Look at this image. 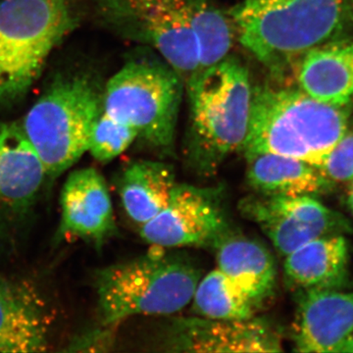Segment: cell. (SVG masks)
Instances as JSON below:
<instances>
[{
    "mask_svg": "<svg viewBox=\"0 0 353 353\" xmlns=\"http://www.w3.org/2000/svg\"><path fill=\"white\" fill-rule=\"evenodd\" d=\"M187 88L185 160L196 175L211 176L245 143L252 99L250 73L240 59L228 55L194 72L187 79Z\"/></svg>",
    "mask_w": 353,
    "mask_h": 353,
    "instance_id": "1",
    "label": "cell"
},
{
    "mask_svg": "<svg viewBox=\"0 0 353 353\" xmlns=\"http://www.w3.org/2000/svg\"><path fill=\"white\" fill-rule=\"evenodd\" d=\"M303 90L265 83L252 88L250 126L241 152L284 155L319 168L347 132L348 109Z\"/></svg>",
    "mask_w": 353,
    "mask_h": 353,
    "instance_id": "2",
    "label": "cell"
},
{
    "mask_svg": "<svg viewBox=\"0 0 353 353\" xmlns=\"http://www.w3.org/2000/svg\"><path fill=\"white\" fill-rule=\"evenodd\" d=\"M347 0H243L230 11L241 46L274 76L338 32Z\"/></svg>",
    "mask_w": 353,
    "mask_h": 353,
    "instance_id": "3",
    "label": "cell"
},
{
    "mask_svg": "<svg viewBox=\"0 0 353 353\" xmlns=\"http://www.w3.org/2000/svg\"><path fill=\"white\" fill-rule=\"evenodd\" d=\"M201 277L192 260L158 246L102 269L95 278L101 324L118 326L132 316L180 312L192 301Z\"/></svg>",
    "mask_w": 353,
    "mask_h": 353,
    "instance_id": "4",
    "label": "cell"
},
{
    "mask_svg": "<svg viewBox=\"0 0 353 353\" xmlns=\"http://www.w3.org/2000/svg\"><path fill=\"white\" fill-rule=\"evenodd\" d=\"M185 80L161 57L139 55L106 85L102 111L134 128L160 155H173Z\"/></svg>",
    "mask_w": 353,
    "mask_h": 353,
    "instance_id": "5",
    "label": "cell"
},
{
    "mask_svg": "<svg viewBox=\"0 0 353 353\" xmlns=\"http://www.w3.org/2000/svg\"><path fill=\"white\" fill-rule=\"evenodd\" d=\"M76 24L70 0L0 1V106L28 94Z\"/></svg>",
    "mask_w": 353,
    "mask_h": 353,
    "instance_id": "6",
    "label": "cell"
},
{
    "mask_svg": "<svg viewBox=\"0 0 353 353\" xmlns=\"http://www.w3.org/2000/svg\"><path fill=\"white\" fill-rule=\"evenodd\" d=\"M101 112V95L85 75L59 79L30 109L22 128L48 176L61 175L88 152Z\"/></svg>",
    "mask_w": 353,
    "mask_h": 353,
    "instance_id": "7",
    "label": "cell"
},
{
    "mask_svg": "<svg viewBox=\"0 0 353 353\" xmlns=\"http://www.w3.org/2000/svg\"><path fill=\"white\" fill-rule=\"evenodd\" d=\"M109 24L125 38L157 51L183 80L199 68L192 31L194 0H99Z\"/></svg>",
    "mask_w": 353,
    "mask_h": 353,
    "instance_id": "8",
    "label": "cell"
},
{
    "mask_svg": "<svg viewBox=\"0 0 353 353\" xmlns=\"http://www.w3.org/2000/svg\"><path fill=\"white\" fill-rule=\"evenodd\" d=\"M231 231L220 188L178 183L167 205L139 227V236L165 250L214 248Z\"/></svg>",
    "mask_w": 353,
    "mask_h": 353,
    "instance_id": "9",
    "label": "cell"
},
{
    "mask_svg": "<svg viewBox=\"0 0 353 353\" xmlns=\"http://www.w3.org/2000/svg\"><path fill=\"white\" fill-rule=\"evenodd\" d=\"M239 208L284 256L321 236L352 232L345 216L326 208L313 196L256 194L241 199Z\"/></svg>",
    "mask_w": 353,
    "mask_h": 353,
    "instance_id": "10",
    "label": "cell"
},
{
    "mask_svg": "<svg viewBox=\"0 0 353 353\" xmlns=\"http://www.w3.org/2000/svg\"><path fill=\"white\" fill-rule=\"evenodd\" d=\"M162 345L173 352H278L282 339L271 324L245 320L176 318L167 327Z\"/></svg>",
    "mask_w": 353,
    "mask_h": 353,
    "instance_id": "11",
    "label": "cell"
},
{
    "mask_svg": "<svg viewBox=\"0 0 353 353\" xmlns=\"http://www.w3.org/2000/svg\"><path fill=\"white\" fill-rule=\"evenodd\" d=\"M48 178L22 125L0 123V224L24 217Z\"/></svg>",
    "mask_w": 353,
    "mask_h": 353,
    "instance_id": "12",
    "label": "cell"
},
{
    "mask_svg": "<svg viewBox=\"0 0 353 353\" xmlns=\"http://www.w3.org/2000/svg\"><path fill=\"white\" fill-rule=\"evenodd\" d=\"M353 332V292L334 288L297 290L294 347L299 352H336Z\"/></svg>",
    "mask_w": 353,
    "mask_h": 353,
    "instance_id": "13",
    "label": "cell"
},
{
    "mask_svg": "<svg viewBox=\"0 0 353 353\" xmlns=\"http://www.w3.org/2000/svg\"><path fill=\"white\" fill-rule=\"evenodd\" d=\"M61 221L58 236L101 245L116 231L108 185L97 169L70 174L62 190Z\"/></svg>",
    "mask_w": 353,
    "mask_h": 353,
    "instance_id": "14",
    "label": "cell"
},
{
    "mask_svg": "<svg viewBox=\"0 0 353 353\" xmlns=\"http://www.w3.org/2000/svg\"><path fill=\"white\" fill-rule=\"evenodd\" d=\"M214 250L217 269L261 307L277 280L275 260L266 246L231 231Z\"/></svg>",
    "mask_w": 353,
    "mask_h": 353,
    "instance_id": "15",
    "label": "cell"
},
{
    "mask_svg": "<svg viewBox=\"0 0 353 353\" xmlns=\"http://www.w3.org/2000/svg\"><path fill=\"white\" fill-rule=\"evenodd\" d=\"M301 90L317 101L347 105L353 101V43H323L296 63Z\"/></svg>",
    "mask_w": 353,
    "mask_h": 353,
    "instance_id": "16",
    "label": "cell"
},
{
    "mask_svg": "<svg viewBox=\"0 0 353 353\" xmlns=\"http://www.w3.org/2000/svg\"><path fill=\"white\" fill-rule=\"evenodd\" d=\"M48 345V321L37 297L0 280V352H44Z\"/></svg>",
    "mask_w": 353,
    "mask_h": 353,
    "instance_id": "17",
    "label": "cell"
},
{
    "mask_svg": "<svg viewBox=\"0 0 353 353\" xmlns=\"http://www.w3.org/2000/svg\"><path fill=\"white\" fill-rule=\"evenodd\" d=\"M350 250L343 234L309 241L285 257V278L292 289L341 288L347 283Z\"/></svg>",
    "mask_w": 353,
    "mask_h": 353,
    "instance_id": "18",
    "label": "cell"
},
{
    "mask_svg": "<svg viewBox=\"0 0 353 353\" xmlns=\"http://www.w3.org/2000/svg\"><path fill=\"white\" fill-rule=\"evenodd\" d=\"M245 159L246 181L256 194L313 196L330 185L318 167L296 158L264 153Z\"/></svg>",
    "mask_w": 353,
    "mask_h": 353,
    "instance_id": "19",
    "label": "cell"
},
{
    "mask_svg": "<svg viewBox=\"0 0 353 353\" xmlns=\"http://www.w3.org/2000/svg\"><path fill=\"white\" fill-rule=\"evenodd\" d=\"M176 183L170 165L153 160L132 162L123 171L119 182L125 212L143 226L167 205Z\"/></svg>",
    "mask_w": 353,
    "mask_h": 353,
    "instance_id": "20",
    "label": "cell"
},
{
    "mask_svg": "<svg viewBox=\"0 0 353 353\" xmlns=\"http://www.w3.org/2000/svg\"><path fill=\"white\" fill-rule=\"evenodd\" d=\"M190 303L194 314L210 319H250L260 309L217 268L201 277Z\"/></svg>",
    "mask_w": 353,
    "mask_h": 353,
    "instance_id": "21",
    "label": "cell"
},
{
    "mask_svg": "<svg viewBox=\"0 0 353 353\" xmlns=\"http://www.w3.org/2000/svg\"><path fill=\"white\" fill-rule=\"evenodd\" d=\"M190 26L199 46V69L217 63L229 55L234 37L233 23L213 0H194Z\"/></svg>",
    "mask_w": 353,
    "mask_h": 353,
    "instance_id": "22",
    "label": "cell"
},
{
    "mask_svg": "<svg viewBox=\"0 0 353 353\" xmlns=\"http://www.w3.org/2000/svg\"><path fill=\"white\" fill-rule=\"evenodd\" d=\"M138 139L134 128L114 119L102 111L92 128L88 152L99 162L119 157Z\"/></svg>",
    "mask_w": 353,
    "mask_h": 353,
    "instance_id": "23",
    "label": "cell"
},
{
    "mask_svg": "<svg viewBox=\"0 0 353 353\" xmlns=\"http://www.w3.org/2000/svg\"><path fill=\"white\" fill-rule=\"evenodd\" d=\"M320 172L331 183H347L353 180V132H345L325 158Z\"/></svg>",
    "mask_w": 353,
    "mask_h": 353,
    "instance_id": "24",
    "label": "cell"
},
{
    "mask_svg": "<svg viewBox=\"0 0 353 353\" xmlns=\"http://www.w3.org/2000/svg\"><path fill=\"white\" fill-rule=\"evenodd\" d=\"M117 325H103L74 339L67 352H108L114 343V329Z\"/></svg>",
    "mask_w": 353,
    "mask_h": 353,
    "instance_id": "25",
    "label": "cell"
},
{
    "mask_svg": "<svg viewBox=\"0 0 353 353\" xmlns=\"http://www.w3.org/2000/svg\"><path fill=\"white\" fill-rule=\"evenodd\" d=\"M336 352H353V332L338 348Z\"/></svg>",
    "mask_w": 353,
    "mask_h": 353,
    "instance_id": "26",
    "label": "cell"
},
{
    "mask_svg": "<svg viewBox=\"0 0 353 353\" xmlns=\"http://www.w3.org/2000/svg\"><path fill=\"white\" fill-rule=\"evenodd\" d=\"M347 205L353 213V180L352 181V183H350V190H348L347 192Z\"/></svg>",
    "mask_w": 353,
    "mask_h": 353,
    "instance_id": "27",
    "label": "cell"
},
{
    "mask_svg": "<svg viewBox=\"0 0 353 353\" xmlns=\"http://www.w3.org/2000/svg\"><path fill=\"white\" fill-rule=\"evenodd\" d=\"M347 15L353 20V0H347Z\"/></svg>",
    "mask_w": 353,
    "mask_h": 353,
    "instance_id": "28",
    "label": "cell"
}]
</instances>
